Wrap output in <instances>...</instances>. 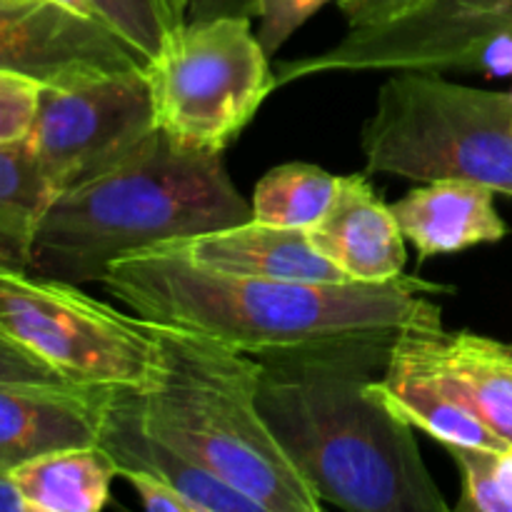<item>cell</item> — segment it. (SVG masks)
Listing matches in <instances>:
<instances>
[{
  "mask_svg": "<svg viewBox=\"0 0 512 512\" xmlns=\"http://www.w3.org/2000/svg\"><path fill=\"white\" fill-rule=\"evenodd\" d=\"M155 248L173 250L200 268L230 275L293 283H348V278L315 250L305 230L278 228L253 218L228 228L168 240Z\"/></svg>",
  "mask_w": 512,
  "mask_h": 512,
  "instance_id": "obj_15",
  "label": "cell"
},
{
  "mask_svg": "<svg viewBox=\"0 0 512 512\" xmlns=\"http://www.w3.org/2000/svg\"><path fill=\"white\" fill-rule=\"evenodd\" d=\"M463 475L458 510L512 512V445L490 448H448Z\"/></svg>",
  "mask_w": 512,
  "mask_h": 512,
  "instance_id": "obj_21",
  "label": "cell"
},
{
  "mask_svg": "<svg viewBox=\"0 0 512 512\" xmlns=\"http://www.w3.org/2000/svg\"><path fill=\"white\" fill-rule=\"evenodd\" d=\"M433 350L470 408L498 438L512 445V345L468 330H440Z\"/></svg>",
  "mask_w": 512,
  "mask_h": 512,
  "instance_id": "obj_18",
  "label": "cell"
},
{
  "mask_svg": "<svg viewBox=\"0 0 512 512\" xmlns=\"http://www.w3.org/2000/svg\"><path fill=\"white\" fill-rule=\"evenodd\" d=\"M110 28L123 35L145 58H153L163 40L185 23L183 0H90Z\"/></svg>",
  "mask_w": 512,
  "mask_h": 512,
  "instance_id": "obj_22",
  "label": "cell"
},
{
  "mask_svg": "<svg viewBox=\"0 0 512 512\" xmlns=\"http://www.w3.org/2000/svg\"><path fill=\"white\" fill-rule=\"evenodd\" d=\"M405 3H410V0H338L348 25L373 23V20L383 18L385 13H390V10L400 8Z\"/></svg>",
  "mask_w": 512,
  "mask_h": 512,
  "instance_id": "obj_28",
  "label": "cell"
},
{
  "mask_svg": "<svg viewBox=\"0 0 512 512\" xmlns=\"http://www.w3.org/2000/svg\"><path fill=\"white\" fill-rule=\"evenodd\" d=\"M390 208L420 258L463 253L508 235V225L495 210V190L473 180H430Z\"/></svg>",
  "mask_w": 512,
  "mask_h": 512,
  "instance_id": "obj_16",
  "label": "cell"
},
{
  "mask_svg": "<svg viewBox=\"0 0 512 512\" xmlns=\"http://www.w3.org/2000/svg\"><path fill=\"white\" fill-rule=\"evenodd\" d=\"M368 173L458 178L512 195V93L395 70L360 133Z\"/></svg>",
  "mask_w": 512,
  "mask_h": 512,
  "instance_id": "obj_5",
  "label": "cell"
},
{
  "mask_svg": "<svg viewBox=\"0 0 512 512\" xmlns=\"http://www.w3.org/2000/svg\"><path fill=\"white\" fill-rule=\"evenodd\" d=\"M155 330L160 370L140 390L150 425L263 512L323 508L260 413V360L193 330L158 323Z\"/></svg>",
  "mask_w": 512,
  "mask_h": 512,
  "instance_id": "obj_4",
  "label": "cell"
},
{
  "mask_svg": "<svg viewBox=\"0 0 512 512\" xmlns=\"http://www.w3.org/2000/svg\"><path fill=\"white\" fill-rule=\"evenodd\" d=\"M98 448L125 473H145L178 490L195 512H263L180 445L150 425L138 388H105L100 400Z\"/></svg>",
  "mask_w": 512,
  "mask_h": 512,
  "instance_id": "obj_11",
  "label": "cell"
},
{
  "mask_svg": "<svg viewBox=\"0 0 512 512\" xmlns=\"http://www.w3.org/2000/svg\"><path fill=\"white\" fill-rule=\"evenodd\" d=\"M250 220L223 153L175 145L155 128L115 168L55 195L40 218L28 273L100 283L123 255Z\"/></svg>",
  "mask_w": 512,
  "mask_h": 512,
  "instance_id": "obj_3",
  "label": "cell"
},
{
  "mask_svg": "<svg viewBox=\"0 0 512 512\" xmlns=\"http://www.w3.org/2000/svg\"><path fill=\"white\" fill-rule=\"evenodd\" d=\"M28 512H98L108 505L118 468L98 445L60 448L10 473Z\"/></svg>",
  "mask_w": 512,
  "mask_h": 512,
  "instance_id": "obj_17",
  "label": "cell"
},
{
  "mask_svg": "<svg viewBox=\"0 0 512 512\" xmlns=\"http://www.w3.org/2000/svg\"><path fill=\"white\" fill-rule=\"evenodd\" d=\"M398 335L258 358L260 413L323 505L350 512L448 510L413 425L370 388L388 368Z\"/></svg>",
  "mask_w": 512,
  "mask_h": 512,
  "instance_id": "obj_2",
  "label": "cell"
},
{
  "mask_svg": "<svg viewBox=\"0 0 512 512\" xmlns=\"http://www.w3.org/2000/svg\"><path fill=\"white\" fill-rule=\"evenodd\" d=\"M268 58L253 18L185 20L145 68L155 128L180 148L225 153L278 88Z\"/></svg>",
  "mask_w": 512,
  "mask_h": 512,
  "instance_id": "obj_6",
  "label": "cell"
},
{
  "mask_svg": "<svg viewBox=\"0 0 512 512\" xmlns=\"http://www.w3.org/2000/svg\"><path fill=\"white\" fill-rule=\"evenodd\" d=\"M103 385H0V475L60 448L98 443Z\"/></svg>",
  "mask_w": 512,
  "mask_h": 512,
  "instance_id": "obj_14",
  "label": "cell"
},
{
  "mask_svg": "<svg viewBox=\"0 0 512 512\" xmlns=\"http://www.w3.org/2000/svg\"><path fill=\"white\" fill-rule=\"evenodd\" d=\"M155 130L145 70L43 85L28 145L55 195L128 158Z\"/></svg>",
  "mask_w": 512,
  "mask_h": 512,
  "instance_id": "obj_9",
  "label": "cell"
},
{
  "mask_svg": "<svg viewBox=\"0 0 512 512\" xmlns=\"http://www.w3.org/2000/svg\"><path fill=\"white\" fill-rule=\"evenodd\" d=\"M310 243L355 283H385L403 275L405 235L393 208L365 175H345L328 213L310 230Z\"/></svg>",
  "mask_w": 512,
  "mask_h": 512,
  "instance_id": "obj_13",
  "label": "cell"
},
{
  "mask_svg": "<svg viewBox=\"0 0 512 512\" xmlns=\"http://www.w3.org/2000/svg\"><path fill=\"white\" fill-rule=\"evenodd\" d=\"M100 285L150 323L203 333L253 358L410 328L443 330V310L433 295L453 293L448 285L405 273L385 283L248 278L200 268L165 248L113 260Z\"/></svg>",
  "mask_w": 512,
  "mask_h": 512,
  "instance_id": "obj_1",
  "label": "cell"
},
{
  "mask_svg": "<svg viewBox=\"0 0 512 512\" xmlns=\"http://www.w3.org/2000/svg\"><path fill=\"white\" fill-rule=\"evenodd\" d=\"M150 60L103 20L53 0H0V70L43 85L145 70Z\"/></svg>",
  "mask_w": 512,
  "mask_h": 512,
  "instance_id": "obj_10",
  "label": "cell"
},
{
  "mask_svg": "<svg viewBox=\"0 0 512 512\" xmlns=\"http://www.w3.org/2000/svg\"><path fill=\"white\" fill-rule=\"evenodd\" d=\"M0 385H75L0 325Z\"/></svg>",
  "mask_w": 512,
  "mask_h": 512,
  "instance_id": "obj_25",
  "label": "cell"
},
{
  "mask_svg": "<svg viewBox=\"0 0 512 512\" xmlns=\"http://www.w3.org/2000/svg\"><path fill=\"white\" fill-rule=\"evenodd\" d=\"M340 175L313 163H285L265 173L253 190L250 218L278 228L310 230L333 203Z\"/></svg>",
  "mask_w": 512,
  "mask_h": 512,
  "instance_id": "obj_20",
  "label": "cell"
},
{
  "mask_svg": "<svg viewBox=\"0 0 512 512\" xmlns=\"http://www.w3.org/2000/svg\"><path fill=\"white\" fill-rule=\"evenodd\" d=\"M512 43V0H410L383 18L348 25L330 48L275 68L278 88L330 73L473 68L493 45Z\"/></svg>",
  "mask_w": 512,
  "mask_h": 512,
  "instance_id": "obj_8",
  "label": "cell"
},
{
  "mask_svg": "<svg viewBox=\"0 0 512 512\" xmlns=\"http://www.w3.org/2000/svg\"><path fill=\"white\" fill-rule=\"evenodd\" d=\"M120 478L128 480V485L135 490V495H138L145 510H150V512H195L193 505H190L188 500L178 493V490H173L168 483L153 478V475L125 473V475H120Z\"/></svg>",
  "mask_w": 512,
  "mask_h": 512,
  "instance_id": "obj_26",
  "label": "cell"
},
{
  "mask_svg": "<svg viewBox=\"0 0 512 512\" xmlns=\"http://www.w3.org/2000/svg\"><path fill=\"white\" fill-rule=\"evenodd\" d=\"M53 200L28 138L0 143V270H28L30 248Z\"/></svg>",
  "mask_w": 512,
  "mask_h": 512,
  "instance_id": "obj_19",
  "label": "cell"
},
{
  "mask_svg": "<svg viewBox=\"0 0 512 512\" xmlns=\"http://www.w3.org/2000/svg\"><path fill=\"white\" fill-rule=\"evenodd\" d=\"M438 333L423 328L403 330L390 350L388 368L370 385L373 393L405 423L440 440L445 448H508L440 368L433 350Z\"/></svg>",
  "mask_w": 512,
  "mask_h": 512,
  "instance_id": "obj_12",
  "label": "cell"
},
{
  "mask_svg": "<svg viewBox=\"0 0 512 512\" xmlns=\"http://www.w3.org/2000/svg\"><path fill=\"white\" fill-rule=\"evenodd\" d=\"M40 90V80L13 70H0V143L28 138L38 115Z\"/></svg>",
  "mask_w": 512,
  "mask_h": 512,
  "instance_id": "obj_23",
  "label": "cell"
},
{
  "mask_svg": "<svg viewBox=\"0 0 512 512\" xmlns=\"http://www.w3.org/2000/svg\"><path fill=\"white\" fill-rule=\"evenodd\" d=\"M0 325L75 385L148 390L158 378L155 323L118 313L80 285L0 270Z\"/></svg>",
  "mask_w": 512,
  "mask_h": 512,
  "instance_id": "obj_7",
  "label": "cell"
},
{
  "mask_svg": "<svg viewBox=\"0 0 512 512\" xmlns=\"http://www.w3.org/2000/svg\"><path fill=\"white\" fill-rule=\"evenodd\" d=\"M330 0H258V40L265 53L275 55L298 28H303Z\"/></svg>",
  "mask_w": 512,
  "mask_h": 512,
  "instance_id": "obj_24",
  "label": "cell"
},
{
  "mask_svg": "<svg viewBox=\"0 0 512 512\" xmlns=\"http://www.w3.org/2000/svg\"><path fill=\"white\" fill-rule=\"evenodd\" d=\"M185 18L195 20L213 18H255L258 0H183Z\"/></svg>",
  "mask_w": 512,
  "mask_h": 512,
  "instance_id": "obj_27",
  "label": "cell"
},
{
  "mask_svg": "<svg viewBox=\"0 0 512 512\" xmlns=\"http://www.w3.org/2000/svg\"><path fill=\"white\" fill-rule=\"evenodd\" d=\"M0 512H28L10 475H0Z\"/></svg>",
  "mask_w": 512,
  "mask_h": 512,
  "instance_id": "obj_29",
  "label": "cell"
}]
</instances>
